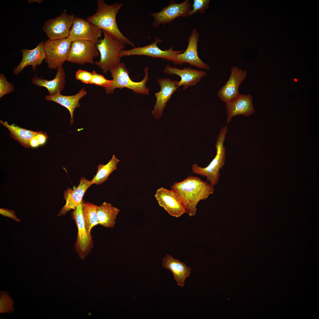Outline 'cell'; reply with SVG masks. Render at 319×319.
<instances>
[{
    "instance_id": "6da1fadb",
    "label": "cell",
    "mask_w": 319,
    "mask_h": 319,
    "mask_svg": "<svg viewBox=\"0 0 319 319\" xmlns=\"http://www.w3.org/2000/svg\"><path fill=\"white\" fill-rule=\"evenodd\" d=\"M170 188L180 199L185 213L190 217L195 215L198 202L206 199L214 190V187L209 183L192 175L181 182L175 183Z\"/></svg>"
},
{
    "instance_id": "7a4b0ae2",
    "label": "cell",
    "mask_w": 319,
    "mask_h": 319,
    "mask_svg": "<svg viewBox=\"0 0 319 319\" xmlns=\"http://www.w3.org/2000/svg\"><path fill=\"white\" fill-rule=\"evenodd\" d=\"M97 4L96 12L88 17L86 20L101 30L109 33L124 44H128L134 48H135L134 43L122 33L117 24L116 16L123 4L115 3L108 5L103 0H98Z\"/></svg>"
},
{
    "instance_id": "3957f363",
    "label": "cell",
    "mask_w": 319,
    "mask_h": 319,
    "mask_svg": "<svg viewBox=\"0 0 319 319\" xmlns=\"http://www.w3.org/2000/svg\"><path fill=\"white\" fill-rule=\"evenodd\" d=\"M227 132V126L221 128L215 144L216 155L207 166L202 167L196 163L192 166L193 173L206 177V181L214 187L217 184L220 176L219 171L225 164L226 151L224 143Z\"/></svg>"
},
{
    "instance_id": "277c9868",
    "label": "cell",
    "mask_w": 319,
    "mask_h": 319,
    "mask_svg": "<svg viewBox=\"0 0 319 319\" xmlns=\"http://www.w3.org/2000/svg\"><path fill=\"white\" fill-rule=\"evenodd\" d=\"M148 67L144 69L145 76L143 79L139 82L132 81L130 78L129 71L124 63L119 62L110 71L113 78L110 85L105 88L108 94H113L115 89L127 88L134 92L145 95L149 94V89L146 86L149 79Z\"/></svg>"
},
{
    "instance_id": "5b68a950",
    "label": "cell",
    "mask_w": 319,
    "mask_h": 319,
    "mask_svg": "<svg viewBox=\"0 0 319 319\" xmlns=\"http://www.w3.org/2000/svg\"><path fill=\"white\" fill-rule=\"evenodd\" d=\"M103 39H100L96 44L100 54V60L95 62L100 67L104 73H106L120 62L119 53L125 47L124 44L109 33L102 30Z\"/></svg>"
},
{
    "instance_id": "8992f818",
    "label": "cell",
    "mask_w": 319,
    "mask_h": 319,
    "mask_svg": "<svg viewBox=\"0 0 319 319\" xmlns=\"http://www.w3.org/2000/svg\"><path fill=\"white\" fill-rule=\"evenodd\" d=\"M72 43L69 37L54 40H45L44 44L46 56L45 61L49 69H56L67 61Z\"/></svg>"
},
{
    "instance_id": "52a82bcc",
    "label": "cell",
    "mask_w": 319,
    "mask_h": 319,
    "mask_svg": "<svg viewBox=\"0 0 319 319\" xmlns=\"http://www.w3.org/2000/svg\"><path fill=\"white\" fill-rule=\"evenodd\" d=\"M191 3L189 0H185L180 3H177L173 1L158 12L148 13L154 18L152 25L157 28L161 24L164 25L172 23L176 18L189 16L191 10Z\"/></svg>"
},
{
    "instance_id": "ba28073f",
    "label": "cell",
    "mask_w": 319,
    "mask_h": 319,
    "mask_svg": "<svg viewBox=\"0 0 319 319\" xmlns=\"http://www.w3.org/2000/svg\"><path fill=\"white\" fill-rule=\"evenodd\" d=\"M162 40L159 38H156L153 43L142 47L135 48L129 50H122L119 53V57L134 55H144L153 58H160L172 61L175 64L177 55L183 53L182 51H176L173 49L172 47L168 49L162 50L159 48L157 44L161 42Z\"/></svg>"
},
{
    "instance_id": "9c48e42d",
    "label": "cell",
    "mask_w": 319,
    "mask_h": 319,
    "mask_svg": "<svg viewBox=\"0 0 319 319\" xmlns=\"http://www.w3.org/2000/svg\"><path fill=\"white\" fill-rule=\"evenodd\" d=\"M82 202L71 213L78 228L77 241L75 249L79 258L84 259L91 251L93 241L90 234L87 231L85 225L82 211Z\"/></svg>"
},
{
    "instance_id": "30bf717a",
    "label": "cell",
    "mask_w": 319,
    "mask_h": 319,
    "mask_svg": "<svg viewBox=\"0 0 319 319\" xmlns=\"http://www.w3.org/2000/svg\"><path fill=\"white\" fill-rule=\"evenodd\" d=\"M75 16L67 14L66 11L59 16L45 22L42 30L49 38L54 40L68 37Z\"/></svg>"
},
{
    "instance_id": "8fae6325",
    "label": "cell",
    "mask_w": 319,
    "mask_h": 319,
    "mask_svg": "<svg viewBox=\"0 0 319 319\" xmlns=\"http://www.w3.org/2000/svg\"><path fill=\"white\" fill-rule=\"evenodd\" d=\"M99 53L96 44L87 40H75L72 43L67 61L80 65L93 64Z\"/></svg>"
},
{
    "instance_id": "7c38bea8",
    "label": "cell",
    "mask_w": 319,
    "mask_h": 319,
    "mask_svg": "<svg viewBox=\"0 0 319 319\" xmlns=\"http://www.w3.org/2000/svg\"><path fill=\"white\" fill-rule=\"evenodd\" d=\"M102 32L101 30L95 25L75 16L68 37L72 42L84 40L97 44L102 36Z\"/></svg>"
},
{
    "instance_id": "4fadbf2b",
    "label": "cell",
    "mask_w": 319,
    "mask_h": 319,
    "mask_svg": "<svg viewBox=\"0 0 319 319\" xmlns=\"http://www.w3.org/2000/svg\"><path fill=\"white\" fill-rule=\"evenodd\" d=\"M231 74L225 84L217 92L218 97L222 101L227 103L237 97L240 94L239 88L246 79L247 72L239 68L233 66Z\"/></svg>"
},
{
    "instance_id": "5bb4252c",
    "label": "cell",
    "mask_w": 319,
    "mask_h": 319,
    "mask_svg": "<svg viewBox=\"0 0 319 319\" xmlns=\"http://www.w3.org/2000/svg\"><path fill=\"white\" fill-rule=\"evenodd\" d=\"M154 197L159 205L171 216L179 217L185 213L180 199L173 190L162 187L157 190Z\"/></svg>"
},
{
    "instance_id": "9a60e30c",
    "label": "cell",
    "mask_w": 319,
    "mask_h": 319,
    "mask_svg": "<svg viewBox=\"0 0 319 319\" xmlns=\"http://www.w3.org/2000/svg\"><path fill=\"white\" fill-rule=\"evenodd\" d=\"M199 39V34L194 29L189 37L186 50L183 53L177 55L175 64L188 63L200 69L207 70L209 69V66L203 62L198 57L197 48Z\"/></svg>"
},
{
    "instance_id": "2e32d148",
    "label": "cell",
    "mask_w": 319,
    "mask_h": 319,
    "mask_svg": "<svg viewBox=\"0 0 319 319\" xmlns=\"http://www.w3.org/2000/svg\"><path fill=\"white\" fill-rule=\"evenodd\" d=\"M160 90L156 93V99L152 114L156 119H159L163 114L166 103L170 100L172 95L178 88V82L169 78H160L157 80Z\"/></svg>"
},
{
    "instance_id": "e0dca14e",
    "label": "cell",
    "mask_w": 319,
    "mask_h": 319,
    "mask_svg": "<svg viewBox=\"0 0 319 319\" xmlns=\"http://www.w3.org/2000/svg\"><path fill=\"white\" fill-rule=\"evenodd\" d=\"M227 113V124L236 116L241 115L248 117L255 112L253 104V98L250 94H240L236 98L226 103Z\"/></svg>"
},
{
    "instance_id": "ac0fdd59",
    "label": "cell",
    "mask_w": 319,
    "mask_h": 319,
    "mask_svg": "<svg viewBox=\"0 0 319 319\" xmlns=\"http://www.w3.org/2000/svg\"><path fill=\"white\" fill-rule=\"evenodd\" d=\"M92 185L90 181L84 177H82L77 188L74 190L68 188L65 191L64 194L66 204L61 209L58 216L65 215L70 210L75 209L82 202V198L85 192Z\"/></svg>"
},
{
    "instance_id": "d6986e66",
    "label": "cell",
    "mask_w": 319,
    "mask_h": 319,
    "mask_svg": "<svg viewBox=\"0 0 319 319\" xmlns=\"http://www.w3.org/2000/svg\"><path fill=\"white\" fill-rule=\"evenodd\" d=\"M44 44V42H41L35 48L31 50L22 49V59L13 70L15 75L19 74L25 67L29 65L32 66L34 72H35L36 66L40 65L43 60L46 58Z\"/></svg>"
},
{
    "instance_id": "ffe728a7",
    "label": "cell",
    "mask_w": 319,
    "mask_h": 319,
    "mask_svg": "<svg viewBox=\"0 0 319 319\" xmlns=\"http://www.w3.org/2000/svg\"><path fill=\"white\" fill-rule=\"evenodd\" d=\"M164 72L170 75L175 74L179 76L181 79L178 82V87L183 86L184 90L187 89L189 86L196 85L206 74L204 71L187 67L180 69L172 67L169 65L166 66Z\"/></svg>"
},
{
    "instance_id": "44dd1931",
    "label": "cell",
    "mask_w": 319,
    "mask_h": 319,
    "mask_svg": "<svg viewBox=\"0 0 319 319\" xmlns=\"http://www.w3.org/2000/svg\"><path fill=\"white\" fill-rule=\"evenodd\" d=\"M162 266L164 268L171 271L174 279L176 281L178 286L183 287L184 285L185 278L190 276L191 271L190 267L169 254H167L162 259Z\"/></svg>"
},
{
    "instance_id": "7402d4cb",
    "label": "cell",
    "mask_w": 319,
    "mask_h": 319,
    "mask_svg": "<svg viewBox=\"0 0 319 319\" xmlns=\"http://www.w3.org/2000/svg\"><path fill=\"white\" fill-rule=\"evenodd\" d=\"M87 94V91L83 87L78 93L74 95H61V92H58L53 95H46L45 99L56 102L66 108L70 114V124L72 125L74 123V111L76 108L80 107L79 101Z\"/></svg>"
},
{
    "instance_id": "603a6c76",
    "label": "cell",
    "mask_w": 319,
    "mask_h": 319,
    "mask_svg": "<svg viewBox=\"0 0 319 319\" xmlns=\"http://www.w3.org/2000/svg\"><path fill=\"white\" fill-rule=\"evenodd\" d=\"M57 69L56 76L52 80H48L35 76L31 79L32 82L36 86L46 88L50 95L61 92L63 90L65 84V72L62 65L58 66Z\"/></svg>"
},
{
    "instance_id": "cb8c5ba5",
    "label": "cell",
    "mask_w": 319,
    "mask_h": 319,
    "mask_svg": "<svg viewBox=\"0 0 319 319\" xmlns=\"http://www.w3.org/2000/svg\"><path fill=\"white\" fill-rule=\"evenodd\" d=\"M120 211V209L113 206L111 204L104 202L97 208L99 224L106 228L113 227L116 217Z\"/></svg>"
},
{
    "instance_id": "d4e9b609",
    "label": "cell",
    "mask_w": 319,
    "mask_h": 319,
    "mask_svg": "<svg viewBox=\"0 0 319 319\" xmlns=\"http://www.w3.org/2000/svg\"><path fill=\"white\" fill-rule=\"evenodd\" d=\"M0 123L9 131L10 136L25 148L31 147L30 144L31 139L40 132L34 131L22 128L14 124L10 125L6 121L4 122L1 120Z\"/></svg>"
},
{
    "instance_id": "484cf974",
    "label": "cell",
    "mask_w": 319,
    "mask_h": 319,
    "mask_svg": "<svg viewBox=\"0 0 319 319\" xmlns=\"http://www.w3.org/2000/svg\"><path fill=\"white\" fill-rule=\"evenodd\" d=\"M119 162V160L115 155H113L107 164H99L97 167L96 175L90 180L92 184L100 185L106 181L110 175L117 169L118 164Z\"/></svg>"
},
{
    "instance_id": "4316f807",
    "label": "cell",
    "mask_w": 319,
    "mask_h": 319,
    "mask_svg": "<svg viewBox=\"0 0 319 319\" xmlns=\"http://www.w3.org/2000/svg\"><path fill=\"white\" fill-rule=\"evenodd\" d=\"M98 206L92 203H82V211L85 228L89 233L92 228L99 224L97 214Z\"/></svg>"
},
{
    "instance_id": "83f0119b",
    "label": "cell",
    "mask_w": 319,
    "mask_h": 319,
    "mask_svg": "<svg viewBox=\"0 0 319 319\" xmlns=\"http://www.w3.org/2000/svg\"><path fill=\"white\" fill-rule=\"evenodd\" d=\"M14 310L13 301L9 293L6 291L0 292V313H11Z\"/></svg>"
},
{
    "instance_id": "f1b7e54d",
    "label": "cell",
    "mask_w": 319,
    "mask_h": 319,
    "mask_svg": "<svg viewBox=\"0 0 319 319\" xmlns=\"http://www.w3.org/2000/svg\"><path fill=\"white\" fill-rule=\"evenodd\" d=\"M210 1L209 0H194L189 16H192L198 11L201 14H204L209 8Z\"/></svg>"
},
{
    "instance_id": "f546056e",
    "label": "cell",
    "mask_w": 319,
    "mask_h": 319,
    "mask_svg": "<svg viewBox=\"0 0 319 319\" xmlns=\"http://www.w3.org/2000/svg\"><path fill=\"white\" fill-rule=\"evenodd\" d=\"M14 85L7 81L4 75L1 73L0 75V98L5 95L13 92Z\"/></svg>"
},
{
    "instance_id": "4dcf8cb0",
    "label": "cell",
    "mask_w": 319,
    "mask_h": 319,
    "mask_svg": "<svg viewBox=\"0 0 319 319\" xmlns=\"http://www.w3.org/2000/svg\"><path fill=\"white\" fill-rule=\"evenodd\" d=\"M92 73L90 84L101 86L105 88L110 85L112 82L111 80L106 79L103 76L97 73L95 71H93Z\"/></svg>"
},
{
    "instance_id": "1f68e13d",
    "label": "cell",
    "mask_w": 319,
    "mask_h": 319,
    "mask_svg": "<svg viewBox=\"0 0 319 319\" xmlns=\"http://www.w3.org/2000/svg\"><path fill=\"white\" fill-rule=\"evenodd\" d=\"M92 75V72L79 69L76 72L75 77L77 80L85 84H90Z\"/></svg>"
},
{
    "instance_id": "d6a6232c",
    "label": "cell",
    "mask_w": 319,
    "mask_h": 319,
    "mask_svg": "<svg viewBox=\"0 0 319 319\" xmlns=\"http://www.w3.org/2000/svg\"><path fill=\"white\" fill-rule=\"evenodd\" d=\"M0 214L4 217L11 218L16 222H19L20 219L17 217L14 211L7 209H0Z\"/></svg>"
},
{
    "instance_id": "836d02e7",
    "label": "cell",
    "mask_w": 319,
    "mask_h": 319,
    "mask_svg": "<svg viewBox=\"0 0 319 319\" xmlns=\"http://www.w3.org/2000/svg\"><path fill=\"white\" fill-rule=\"evenodd\" d=\"M40 145L43 144L46 141L48 138V136L46 133L42 131L36 135Z\"/></svg>"
},
{
    "instance_id": "e575fe53",
    "label": "cell",
    "mask_w": 319,
    "mask_h": 319,
    "mask_svg": "<svg viewBox=\"0 0 319 319\" xmlns=\"http://www.w3.org/2000/svg\"><path fill=\"white\" fill-rule=\"evenodd\" d=\"M30 144V147L32 148L36 147L40 145L36 136L33 137L31 139Z\"/></svg>"
},
{
    "instance_id": "d590c367",
    "label": "cell",
    "mask_w": 319,
    "mask_h": 319,
    "mask_svg": "<svg viewBox=\"0 0 319 319\" xmlns=\"http://www.w3.org/2000/svg\"><path fill=\"white\" fill-rule=\"evenodd\" d=\"M43 0H28V1L29 3H31L32 2H37L38 3L40 4Z\"/></svg>"
}]
</instances>
